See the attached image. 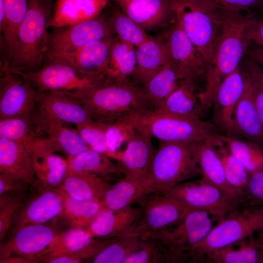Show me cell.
<instances>
[{
  "mask_svg": "<svg viewBox=\"0 0 263 263\" xmlns=\"http://www.w3.org/2000/svg\"><path fill=\"white\" fill-rule=\"evenodd\" d=\"M241 12L223 10L221 31L207 68L205 88L200 94L207 110L212 106L214 94L220 83L239 67L251 42L247 28L252 15Z\"/></svg>",
  "mask_w": 263,
  "mask_h": 263,
  "instance_id": "6da1fadb",
  "label": "cell"
},
{
  "mask_svg": "<svg viewBox=\"0 0 263 263\" xmlns=\"http://www.w3.org/2000/svg\"><path fill=\"white\" fill-rule=\"evenodd\" d=\"M65 93L78 100L94 120L103 123H114L138 112L154 109L144 88L129 79L105 81L81 93Z\"/></svg>",
  "mask_w": 263,
  "mask_h": 263,
  "instance_id": "7a4b0ae2",
  "label": "cell"
},
{
  "mask_svg": "<svg viewBox=\"0 0 263 263\" xmlns=\"http://www.w3.org/2000/svg\"><path fill=\"white\" fill-rule=\"evenodd\" d=\"M52 11L49 0H29L13 57L8 66L2 68L19 74L34 72L42 67L48 51L47 29Z\"/></svg>",
  "mask_w": 263,
  "mask_h": 263,
  "instance_id": "3957f363",
  "label": "cell"
},
{
  "mask_svg": "<svg viewBox=\"0 0 263 263\" xmlns=\"http://www.w3.org/2000/svg\"><path fill=\"white\" fill-rule=\"evenodd\" d=\"M175 18L206 63H210L222 26L223 10L207 0H169Z\"/></svg>",
  "mask_w": 263,
  "mask_h": 263,
  "instance_id": "277c9868",
  "label": "cell"
},
{
  "mask_svg": "<svg viewBox=\"0 0 263 263\" xmlns=\"http://www.w3.org/2000/svg\"><path fill=\"white\" fill-rule=\"evenodd\" d=\"M160 141L200 142L220 134L214 124L158 112L143 110L121 120Z\"/></svg>",
  "mask_w": 263,
  "mask_h": 263,
  "instance_id": "5b68a950",
  "label": "cell"
},
{
  "mask_svg": "<svg viewBox=\"0 0 263 263\" xmlns=\"http://www.w3.org/2000/svg\"><path fill=\"white\" fill-rule=\"evenodd\" d=\"M263 228V206H239L213 226L207 236L191 251L189 262L256 234Z\"/></svg>",
  "mask_w": 263,
  "mask_h": 263,
  "instance_id": "8992f818",
  "label": "cell"
},
{
  "mask_svg": "<svg viewBox=\"0 0 263 263\" xmlns=\"http://www.w3.org/2000/svg\"><path fill=\"white\" fill-rule=\"evenodd\" d=\"M196 142L160 141L151 168L157 190L201 177L196 155Z\"/></svg>",
  "mask_w": 263,
  "mask_h": 263,
  "instance_id": "52a82bcc",
  "label": "cell"
},
{
  "mask_svg": "<svg viewBox=\"0 0 263 263\" xmlns=\"http://www.w3.org/2000/svg\"><path fill=\"white\" fill-rule=\"evenodd\" d=\"M213 218H215L207 211L194 209L168 229L140 236L161 240L168 248L172 263L188 262L194 247L203 241L213 227Z\"/></svg>",
  "mask_w": 263,
  "mask_h": 263,
  "instance_id": "ba28073f",
  "label": "cell"
},
{
  "mask_svg": "<svg viewBox=\"0 0 263 263\" xmlns=\"http://www.w3.org/2000/svg\"><path fill=\"white\" fill-rule=\"evenodd\" d=\"M17 75L27 80L38 92L78 94L106 81L102 76L84 74L68 64L55 61H49L35 72Z\"/></svg>",
  "mask_w": 263,
  "mask_h": 263,
  "instance_id": "9c48e42d",
  "label": "cell"
},
{
  "mask_svg": "<svg viewBox=\"0 0 263 263\" xmlns=\"http://www.w3.org/2000/svg\"><path fill=\"white\" fill-rule=\"evenodd\" d=\"M138 203L143 215L127 234L140 236L160 232L179 223L191 211L198 209L159 190L146 195Z\"/></svg>",
  "mask_w": 263,
  "mask_h": 263,
  "instance_id": "30bf717a",
  "label": "cell"
},
{
  "mask_svg": "<svg viewBox=\"0 0 263 263\" xmlns=\"http://www.w3.org/2000/svg\"><path fill=\"white\" fill-rule=\"evenodd\" d=\"M159 191L196 209L208 212L219 221L239 207L219 188L202 177Z\"/></svg>",
  "mask_w": 263,
  "mask_h": 263,
  "instance_id": "8fae6325",
  "label": "cell"
},
{
  "mask_svg": "<svg viewBox=\"0 0 263 263\" xmlns=\"http://www.w3.org/2000/svg\"><path fill=\"white\" fill-rule=\"evenodd\" d=\"M164 38L169 59L183 78L197 83L205 80L207 65L175 18Z\"/></svg>",
  "mask_w": 263,
  "mask_h": 263,
  "instance_id": "7c38bea8",
  "label": "cell"
},
{
  "mask_svg": "<svg viewBox=\"0 0 263 263\" xmlns=\"http://www.w3.org/2000/svg\"><path fill=\"white\" fill-rule=\"evenodd\" d=\"M57 233L45 224L22 226L12 233L6 242L0 243V260L12 256H20L40 261Z\"/></svg>",
  "mask_w": 263,
  "mask_h": 263,
  "instance_id": "4fadbf2b",
  "label": "cell"
},
{
  "mask_svg": "<svg viewBox=\"0 0 263 263\" xmlns=\"http://www.w3.org/2000/svg\"><path fill=\"white\" fill-rule=\"evenodd\" d=\"M56 29L49 35L48 52L75 50L91 42L114 37L115 34L110 19L100 16Z\"/></svg>",
  "mask_w": 263,
  "mask_h": 263,
  "instance_id": "5bb4252c",
  "label": "cell"
},
{
  "mask_svg": "<svg viewBox=\"0 0 263 263\" xmlns=\"http://www.w3.org/2000/svg\"><path fill=\"white\" fill-rule=\"evenodd\" d=\"M0 83V119L31 115L38 92L26 79L1 69Z\"/></svg>",
  "mask_w": 263,
  "mask_h": 263,
  "instance_id": "9a60e30c",
  "label": "cell"
},
{
  "mask_svg": "<svg viewBox=\"0 0 263 263\" xmlns=\"http://www.w3.org/2000/svg\"><path fill=\"white\" fill-rule=\"evenodd\" d=\"M245 85V71L239 67L223 80L214 94L212 106L214 124L225 135L236 136L234 113Z\"/></svg>",
  "mask_w": 263,
  "mask_h": 263,
  "instance_id": "2e32d148",
  "label": "cell"
},
{
  "mask_svg": "<svg viewBox=\"0 0 263 263\" xmlns=\"http://www.w3.org/2000/svg\"><path fill=\"white\" fill-rule=\"evenodd\" d=\"M63 202L58 188H39L33 191L18 212L11 233L29 225L44 224L61 216Z\"/></svg>",
  "mask_w": 263,
  "mask_h": 263,
  "instance_id": "e0dca14e",
  "label": "cell"
},
{
  "mask_svg": "<svg viewBox=\"0 0 263 263\" xmlns=\"http://www.w3.org/2000/svg\"><path fill=\"white\" fill-rule=\"evenodd\" d=\"M115 38L113 37L94 41L71 51L48 52L46 58L49 61L68 64L84 74L105 78L104 72Z\"/></svg>",
  "mask_w": 263,
  "mask_h": 263,
  "instance_id": "ac0fdd59",
  "label": "cell"
},
{
  "mask_svg": "<svg viewBox=\"0 0 263 263\" xmlns=\"http://www.w3.org/2000/svg\"><path fill=\"white\" fill-rule=\"evenodd\" d=\"M31 117L39 131L52 144L56 152H62L69 158L89 148L72 125L50 116L37 107Z\"/></svg>",
  "mask_w": 263,
  "mask_h": 263,
  "instance_id": "d6986e66",
  "label": "cell"
},
{
  "mask_svg": "<svg viewBox=\"0 0 263 263\" xmlns=\"http://www.w3.org/2000/svg\"><path fill=\"white\" fill-rule=\"evenodd\" d=\"M85 229L71 227L58 233L47 253L41 259L60 255H70L84 261L92 259L114 238L98 240Z\"/></svg>",
  "mask_w": 263,
  "mask_h": 263,
  "instance_id": "ffe728a7",
  "label": "cell"
},
{
  "mask_svg": "<svg viewBox=\"0 0 263 263\" xmlns=\"http://www.w3.org/2000/svg\"><path fill=\"white\" fill-rule=\"evenodd\" d=\"M151 138L135 129L127 144L126 149L123 151L119 161L124 177L140 182L153 183L151 168L155 151Z\"/></svg>",
  "mask_w": 263,
  "mask_h": 263,
  "instance_id": "44dd1931",
  "label": "cell"
},
{
  "mask_svg": "<svg viewBox=\"0 0 263 263\" xmlns=\"http://www.w3.org/2000/svg\"><path fill=\"white\" fill-rule=\"evenodd\" d=\"M0 138L22 144L33 158L56 152L52 144L38 129L31 115L0 119Z\"/></svg>",
  "mask_w": 263,
  "mask_h": 263,
  "instance_id": "7402d4cb",
  "label": "cell"
},
{
  "mask_svg": "<svg viewBox=\"0 0 263 263\" xmlns=\"http://www.w3.org/2000/svg\"><path fill=\"white\" fill-rule=\"evenodd\" d=\"M245 85L243 94L234 111L236 136L254 142L263 148V125L256 105L249 73L245 71Z\"/></svg>",
  "mask_w": 263,
  "mask_h": 263,
  "instance_id": "603a6c76",
  "label": "cell"
},
{
  "mask_svg": "<svg viewBox=\"0 0 263 263\" xmlns=\"http://www.w3.org/2000/svg\"><path fill=\"white\" fill-rule=\"evenodd\" d=\"M142 215L141 207L132 205L116 210L103 208L85 229L96 238L121 236L129 234Z\"/></svg>",
  "mask_w": 263,
  "mask_h": 263,
  "instance_id": "cb8c5ba5",
  "label": "cell"
},
{
  "mask_svg": "<svg viewBox=\"0 0 263 263\" xmlns=\"http://www.w3.org/2000/svg\"><path fill=\"white\" fill-rule=\"evenodd\" d=\"M36 107L70 125L75 126L93 120L78 100L64 92H38Z\"/></svg>",
  "mask_w": 263,
  "mask_h": 263,
  "instance_id": "d4e9b609",
  "label": "cell"
},
{
  "mask_svg": "<svg viewBox=\"0 0 263 263\" xmlns=\"http://www.w3.org/2000/svg\"><path fill=\"white\" fill-rule=\"evenodd\" d=\"M119 8L145 31L166 25L173 13L169 0H113Z\"/></svg>",
  "mask_w": 263,
  "mask_h": 263,
  "instance_id": "484cf974",
  "label": "cell"
},
{
  "mask_svg": "<svg viewBox=\"0 0 263 263\" xmlns=\"http://www.w3.org/2000/svg\"><path fill=\"white\" fill-rule=\"evenodd\" d=\"M0 173L20 179L39 188L33 158L22 144L0 138Z\"/></svg>",
  "mask_w": 263,
  "mask_h": 263,
  "instance_id": "4316f807",
  "label": "cell"
},
{
  "mask_svg": "<svg viewBox=\"0 0 263 263\" xmlns=\"http://www.w3.org/2000/svg\"><path fill=\"white\" fill-rule=\"evenodd\" d=\"M198 84L191 80L183 79L162 104L154 110L177 116L202 119L207 110L201 99L202 91Z\"/></svg>",
  "mask_w": 263,
  "mask_h": 263,
  "instance_id": "83f0119b",
  "label": "cell"
},
{
  "mask_svg": "<svg viewBox=\"0 0 263 263\" xmlns=\"http://www.w3.org/2000/svg\"><path fill=\"white\" fill-rule=\"evenodd\" d=\"M210 139L196 143L201 177L217 187L239 207L241 206L243 204L244 197L228 184L223 163Z\"/></svg>",
  "mask_w": 263,
  "mask_h": 263,
  "instance_id": "f1b7e54d",
  "label": "cell"
},
{
  "mask_svg": "<svg viewBox=\"0 0 263 263\" xmlns=\"http://www.w3.org/2000/svg\"><path fill=\"white\" fill-rule=\"evenodd\" d=\"M109 0H57L50 26L56 29L71 26L99 17Z\"/></svg>",
  "mask_w": 263,
  "mask_h": 263,
  "instance_id": "f546056e",
  "label": "cell"
},
{
  "mask_svg": "<svg viewBox=\"0 0 263 263\" xmlns=\"http://www.w3.org/2000/svg\"><path fill=\"white\" fill-rule=\"evenodd\" d=\"M137 63L132 75L134 83L143 87L169 59L165 38H149L136 48Z\"/></svg>",
  "mask_w": 263,
  "mask_h": 263,
  "instance_id": "4dcf8cb0",
  "label": "cell"
},
{
  "mask_svg": "<svg viewBox=\"0 0 263 263\" xmlns=\"http://www.w3.org/2000/svg\"><path fill=\"white\" fill-rule=\"evenodd\" d=\"M156 190L153 182H140L124 177L110 186L100 202L102 208L116 210L138 203L146 195Z\"/></svg>",
  "mask_w": 263,
  "mask_h": 263,
  "instance_id": "1f68e13d",
  "label": "cell"
},
{
  "mask_svg": "<svg viewBox=\"0 0 263 263\" xmlns=\"http://www.w3.org/2000/svg\"><path fill=\"white\" fill-rule=\"evenodd\" d=\"M110 186L96 174L78 171L69 168L59 188L75 199L100 202Z\"/></svg>",
  "mask_w": 263,
  "mask_h": 263,
  "instance_id": "d6a6232c",
  "label": "cell"
},
{
  "mask_svg": "<svg viewBox=\"0 0 263 263\" xmlns=\"http://www.w3.org/2000/svg\"><path fill=\"white\" fill-rule=\"evenodd\" d=\"M136 63V47L115 37L104 72L106 82H122L128 80L133 74Z\"/></svg>",
  "mask_w": 263,
  "mask_h": 263,
  "instance_id": "836d02e7",
  "label": "cell"
},
{
  "mask_svg": "<svg viewBox=\"0 0 263 263\" xmlns=\"http://www.w3.org/2000/svg\"><path fill=\"white\" fill-rule=\"evenodd\" d=\"M29 0H4L5 21L0 33L1 46L4 52L3 63L8 66L16 49L18 32L28 10Z\"/></svg>",
  "mask_w": 263,
  "mask_h": 263,
  "instance_id": "e575fe53",
  "label": "cell"
},
{
  "mask_svg": "<svg viewBox=\"0 0 263 263\" xmlns=\"http://www.w3.org/2000/svg\"><path fill=\"white\" fill-rule=\"evenodd\" d=\"M254 235L237 242L239 246L236 249L229 244L210 253L206 257L216 263H262L263 245Z\"/></svg>",
  "mask_w": 263,
  "mask_h": 263,
  "instance_id": "d590c367",
  "label": "cell"
},
{
  "mask_svg": "<svg viewBox=\"0 0 263 263\" xmlns=\"http://www.w3.org/2000/svg\"><path fill=\"white\" fill-rule=\"evenodd\" d=\"M183 79L169 58L165 65L143 87L154 109L162 104Z\"/></svg>",
  "mask_w": 263,
  "mask_h": 263,
  "instance_id": "8d00e7d4",
  "label": "cell"
},
{
  "mask_svg": "<svg viewBox=\"0 0 263 263\" xmlns=\"http://www.w3.org/2000/svg\"><path fill=\"white\" fill-rule=\"evenodd\" d=\"M39 188H59L69 169L68 159L51 152L33 158Z\"/></svg>",
  "mask_w": 263,
  "mask_h": 263,
  "instance_id": "74e56055",
  "label": "cell"
},
{
  "mask_svg": "<svg viewBox=\"0 0 263 263\" xmlns=\"http://www.w3.org/2000/svg\"><path fill=\"white\" fill-rule=\"evenodd\" d=\"M220 133L210 141L223 163L225 177L229 185L244 197L250 174L243 164L231 152L220 137Z\"/></svg>",
  "mask_w": 263,
  "mask_h": 263,
  "instance_id": "f35d334b",
  "label": "cell"
},
{
  "mask_svg": "<svg viewBox=\"0 0 263 263\" xmlns=\"http://www.w3.org/2000/svg\"><path fill=\"white\" fill-rule=\"evenodd\" d=\"M58 188L63 202L61 217L71 227L86 229L102 209L100 202L75 199Z\"/></svg>",
  "mask_w": 263,
  "mask_h": 263,
  "instance_id": "ab89813d",
  "label": "cell"
},
{
  "mask_svg": "<svg viewBox=\"0 0 263 263\" xmlns=\"http://www.w3.org/2000/svg\"><path fill=\"white\" fill-rule=\"evenodd\" d=\"M220 137L249 174L263 171L262 147L254 142L236 136L220 134Z\"/></svg>",
  "mask_w": 263,
  "mask_h": 263,
  "instance_id": "60d3db41",
  "label": "cell"
},
{
  "mask_svg": "<svg viewBox=\"0 0 263 263\" xmlns=\"http://www.w3.org/2000/svg\"><path fill=\"white\" fill-rule=\"evenodd\" d=\"M110 158L89 148L67 159L69 168L101 177L116 173L119 170L118 167Z\"/></svg>",
  "mask_w": 263,
  "mask_h": 263,
  "instance_id": "b9f144b4",
  "label": "cell"
},
{
  "mask_svg": "<svg viewBox=\"0 0 263 263\" xmlns=\"http://www.w3.org/2000/svg\"><path fill=\"white\" fill-rule=\"evenodd\" d=\"M141 241V237L136 235L115 237L90 260L93 263H123L137 249Z\"/></svg>",
  "mask_w": 263,
  "mask_h": 263,
  "instance_id": "7bdbcfd3",
  "label": "cell"
},
{
  "mask_svg": "<svg viewBox=\"0 0 263 263\" xmlns=\"http://www.w3.org/2000/svg\"><path fill=\"white\" fill-rule=\"evenodd\" d=\"M141 238L139 247L123 263H171L168 248L161 240L151 237Z\"/></svg>",
  "mask_w": 263,
  "mask_h": 263,
  "instance_id": "ee69618b",
  "label": "cell"
},
{
  "mask_svg": "<svg viewBox=\"0 0 263 263\" xmlns=\"http://www.w3.org/2000/svg\"><path fill=\"white\" fill-rule=\"evenodd\" d=\"M110 20L117 38L136 48L150 37L143 28L120 9L113 11Z\"/></svg>",
  "mask_w": 263,
  "mask_h": 263,
  "instance_id": "f6af8a7d",
  "label": "cell"
},
{
  "mask_svg": "<svg viewBox=\"0 0 263 263\" xmlns=\"http://www.w3.org/2000/svg\"><path fill=\"white\" fill-rule=\"evenodd\" d=\"M28 191L8 192L0 195V241L10 231L14 219L25 201Z\"/></svg>",
  "mask_w": 263,
  "mask_h": 263,
  "instance_id": "bcb514c9",
  "label": "cell"
},
{
  "mask_svg": "<svg viewBox=\"0 0 263 263\" xmlns=\"http://www.w3.org/2000/svg\"><path fill=\"white\" fill-rule=\"evenodd\" d=\"M105 123L94 120L75 126V129L90 148L110 158L113 156L108 149L105 136Z\"/></svg>",
  "mask_w": 263,
  "mask_h": 263,
  "instance_id": "7dc6e473",
  "label": "cell"
},
{
  "mask_svg": "<svg viewBox=\"0 0 263 263\" xmlns=\"http://www.w3.org/2000/svg\"><path fill=\"white\" fill-rule=\"evenodd\" d=\"M135 131V129L132 125L122 121L112 124H106L107 145L113 156V159L120 161L123 151H119V150L123 144L128 143Z\"/></svg>",
  "mask_w": 263,
  "mask_h": 263,
  "instance_id": "c3c4849f",
  "label": "cell"
},
{
  "mask_svg": "<svg viewBox=\"0 0 263 263\" xmlns=\"http://www.w3.org/2000/svg\"><path fill=\"white\" fill-rule=\"evenodd\" d=\"M254 89L256 105L263 125V67L250 59L247 63Z\"/></svg>",
  "mask_w": 263,
  "mask_h": 263,
  "instance_id": "681fc988",
  "label": "cell"
},
{
  "mask_svg": "<svg viewBox=\"0 0 263 263\" xmlns=\"http://www.w3.org/2000/svg\"><path fill=\"white\" fill-rule=\"evenodd\" d=\"M242 206H263V171L250 174Z\"/></svg>",
  "mask_w": 263,
  "mask_h": 263,
  "instance_id": "f907efd6",
  "label": "cell"
},
{
  "mask_svg": "<svg viewBox=\"0 0 263 263\" xmlns=\"http://www.w3.org/2000/svg\"><path fill=\"white\" fill-rule=\"evenodd\" d=\"M218 8L227 11L241 12L263 6V0H207Z\"/></svg>",
  "mask_w": 263,
  "mask_h": 263,
  "instance_id": "816d5d0a",
  "label": "cell"
},
{
  "mask_svg": "<svg viewBox=\"0 0 263 263\" xmlns=\"http://www.w3.org/2000/svg\"><path fill=\"white\" fill-rule=\"evenodd\" d=\"M36 190L27 183L0 173V195L8 192L34 191Z\"/></svg>",
  "mask_w": 263,
  "mask_h": 263,
  "instance_id": "f5cc1de1",
  "label": "cell"
},
{
  "mask_svg": "<svg viewBox=\"0 0 263 263\" xmlns=\"http://www.w3.org/2000/svg\"><path fill=\"white\" fill-rule=\"evenodd\" d=\"M247 35L250 41L263 48V19H251L247 28Z\"/></svg>",
  "mask_w": 263,
  "mask_h": 263,
  "instance_id": "db71d44e",
  "label": "cell"
},
{
  "mask_svg": "<svg viewBox=\"0 0 263 263\" xmlns=\"http://www.w3.org/2000/svg\"><path fill=\"white\" fill-rule=\"evenodd\" d=\"M42 261L49 263H81L84 261L77 257L66 255H60L43 259Z\"/></svg>",
  "mask_w": 263,
  "mask_h": 263,
  "instance_id": "11a10c76",
  "label": "cell"
},
{
  "mask_svg": "<svg viewBox=\"0 0 263 263\" xmlns=\"http://www.w3.org/2000/svg\"><path fill=\"white\" fill-rule=\"evenodd\" d=\"M38 259H31L20 256H12L0 260V263H35L39 262Z\"/></svg>",
  "mask_w": 263,
  "mask_h": 263,
  "instance_id": "9f6ffc18",
  "label": "cell"
},
{
  "mask_svg": "<svg viewBox=\"0 0 263 263\" xmlns=\"http://www.w3.org/2000/svg\"><path fill=\"white\" fill-rule=\"evenodd\" d=\"M248 55L250 59L263 67V48H254L248 52Z\"/></svg>",
  "mask_w": 263,
  "mask_h": 263,
  "instance_id": "6f0895ef",
  "label": "cell"
},
{
  "mask_svg": "<svg viewBox=\"0 0 263 263\" xmlns=\"http://www.w3.org/2000/svg\"><path fill=\"white\" fill-rule=\"evenodd\" d=\"M257 236L263 245V228L257 232Z\"/></svg>",
  "mask_w": 263,
  "mask_h": 263,
  "instance_id": "680465c9",
  "label": "cell"
}]
</instances>
